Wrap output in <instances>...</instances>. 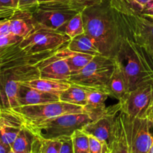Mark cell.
Listing matches in <instances>:
<instances>
[{"label": "cell", "mask_w": 153, "mask_h": 153, "mask_svg": "<svg viewBox=\"0 0 153 153\" xmlns=\"http://www.w3.org/2000/svg\"><path fill=\"white\" fill-rule=\"evenodd\" d=\"M131 10L140 13L151 0H112Z\"/></svg>", "instance_id": "obj_30"}, {"label": "cell", "mask_w": 153, "mask_h": 153, "mask_svg": "<svg viewBox=\"0 0 153 153\" xmlns=\"http://www.w3.org/2000/svg\"><path fill=\"white\" fill-rule=\"evenodd\" d=\"M22 126L20 118L9 109L0 110V143L11 148Z\"/></svg>", "instance_id": "obj_14"}, {"label": "cell", "mask_w": 153, "mask_h": 153, "mask_svg": "<svg viewBox=\"0 0 153 153\" xmlns=\"http://www.w3.org/2000/svg\"><path fill=\"white\" fill-rule=\"evenodd\" d=\"M35 143H36V142H35ZM34 150H35V146H34ZM8 153H16V152H14V151H13V150H10Z\"/></svg>", "instance_id": "obj_42"}, {"label": "cell", "mask_w": 153, "mask_h": 153, "mask_svg": "<svg viewBox=\"0 0 153 153\" xmlns=\"http://www.w3.org/2000/svg\"><path fill=\"white\" fill-rule=\"evenodd\" d=\"M37 136L28 128L22 126L11 146V150L16 153H34Z\"/></svg>", "instance_id": "obj_21"}, {"label": "cell", "mask_w": 153, "mask_h": 153, "mask_svg": "<svg viewBox=\"0 0 153 153\" xmlns=\"http://www.w3.org/2000/svg\"><path fill=\"white\" fill-rule=\"evenodd\" d=\"M104 0H72L71 4L82 12L85 8L102 3Z\"/></svg>", "instance_id": "obj_32"}, {"label": "cell", "mask_w": 153, "mask_h": 153, "mask_svg": "<svg viewBox=\"0 0 153 153\" xmlns=\"http://www.w3.org/2000/svg\"><path fill=\"white\" fill-rule=\"evenodd\" d=\"M39 138V137H38ZM40 153H59L61 143L60 139L45 140L39 138Z\"/></svg>", "instance_id": "obj_27"}, {"label": "cell", "mask_w": 153, "mask_h": 153, "mask_svg": "<svg viewBox=\"0 0 153 153\" xmlns=\"http://www.w3.org/2000/svg\"><path fill=\"white\" fill-rule=\"evenodd\" d=\"M39 148H40V141H39V138L37 137V140H36L35 143V150H34V153H40Z\"/></svg>", "instance_id": "obj_40"}, {"label": "cell", "mask_w": 153, "mask_h": 153, "mask_svg": "<svg viewBox=\"0 0 153 153\" xmlns=\"http://www.w3.org/2000/svg\"><path fill=\"white\" fill-rule=\"evenodd\" d=\"M82 15L85 34L94 40L101 55L114 59L120 48L124 30L111 0L86 7Z\"/></svg>", "instance_id": "obj_2"}, {"label": "cell", "mask_w": 153, "mask_h": 153, "mask_svg": "<svg viewBox=\"0 0 153 153\" xmlns=\"http://www.w3.org/2000/svg\"><path fill=\"white\" fill-rule=\"evenodd\" d=\"M122 113L129 153H148L153 142V122L147 117L134 118Z\"/></svg>", "instance_id": "obj_9"}, {"label": "cell", "mask_w": 153, "mask_h": 153, "mask_svg": "<svg viewBox=\"0 0 153 153\" xmlns=\"http://www.w3.org/2000/svg\"><path fill=\"white\" fill-rule=\"evenodd\" d=\"M117 126L116 137L111 148V153H129L121 111L117 117Z\"/></svg>", "instance_id": "obj_24"}, {"label": "cell", "mask_w": 153, "mask_h": 153, "mask_svg": "<svg viewBox=\"0 0 153 153\" xmlns=\"http://www.w3.org/2000/svg\"><path fill=\"white\" fill-rule=\"evenodd\" d=\"M88 88L71 84L70 87L59 95V100L63 102L70 103L85 107L87 104Z\"/></svg>", "instance_id": "obj_23"}, {"label": "cell", "mask_w": 153, "mask_h": 153, "mask_svg": "<svg viewBox=\"0 0 153 153\" xmlns=\"http://www.w3.org/2000/svg\"><path fill=\"white\" fill-rule=\"evenodd\" d=\"M67 46L70 50L80 53L88 54L94 56L101 55L94 40L85 33L71 39L67 43Z\"/></svg>", "instance_id": "obj_22"}, {"label": "cell", "mask_w": 153, "mask_h": 153, "mask_svg": "<svg viewBox=\"0 0 153 153\" xmlns=\"http://www.w3.org/2000/svg\"><path fill=\"white\" fill-rule=\"evenodd\" d=\"M123 27L124 35L114 60L122 70L128 91H131L153 84V65L142 48L131 40L123 25Z\"/></svg>", "instance_id": "obj_3"}, {"label": "cell", "mask_w": 153, "mask_h": 153, "mask_svg": "<svg viewBox=\"0 0 153 153\" xmlns=\"http://www.w3.org/2000/svg\"><path fill=\"white\" fill-rule=\"evenodd\" d=\"M89 136V153H111V149L104 141Z\"/></svg>", "instance_id": "obj_28"}, {"label": "cell", "mask_w": 153, "mask_h": 153, "mask_svg": "<svg viewBox=\"0 0 153 153\" xmlns=\"http://www.w3.org/2000/svg\"><path fill=\"white\" fill-rule=\"evenodd\" d=\"M53 53L27 54L19 43L0 51V110L18 106L19 86L40 78L37 64Z\"/></svg>", "instance_id": "obj_1"}, {"label": "cell", "mask_w": 153, "mask_h": 153, "mask_svg": "<svg viewBox=\"0 0 153 153\" xmlns=\"http://www.w3.org/2000/svg\"><path fill=\"white\" fill-rule=\"evenodd\" d=\"M148 153H153V142H152V146H151L150 149H149V152H148Z\"/></svg>", "instance_id": "obj_41"}, {"label": "cell", "mask_w": 153, "mask_h": 153, "mask_svg": "<svg viewBox=\"0 0 153 153\" xmlns=\"http://www.w3.org/2000/svg\"><path fill=\"white\" fill-rule=\"evenodd\" d=\"M142 15L146 16V17L153 19V0H151L144 7L141 12Z\"/></svg>", "instance_id": "obj_36"}, {"label": "cell", "mask_w": 153, "mask_h": 153, "mask_svg": "<svg viewBox=\"0 0 153 153\" xmlns=\"http://www.w3.org/2000/svg\"><path fill=\"white\" fill-rule=\"evenodd\" d=\"M10 150H11V148L7 147L0 143V153H8Z\"/></svg>", "instance_id": "obj_39"}, {"label": "cell", "mask_w": 153, "mask_h": 153, "mask_svg": "<svg viewBox=\"0 0 153 153\" xmlns=\"http://www.w3.org/2000/svg\"><path fill=\"white\" fill-rule=\"evenodd\" d=\"M22 39H23L22 37L13 34H9L7 35H0V51L19 43Z\"/></svg>", "instance_id": "obj_31"}, {"label": "cell", "mask_w": 153, "mask_h": 153, "mask_svg": "<svg viewBox=\"0 0 153 153\" xmlns=\"http://www.w3.org/2000/svg\"><path fill=\"white\" fill-rule=\"evenodd\" d=\"M108 97V93L105 91L88 89L87 104L83 108L85 113L88 114L93 121L98 120L107 111L105 102Z\"/></svg>", "instance_id": "obj_16"}, {"label": "cell", "mask_w": 153, "mask_h": 153, "mask_svg": "<svg viewBox=\"0 0 153 153\" xmlns=\"http://www.w3.org/2000/svg\"><path fill=\"white\" fill-rule=\"evenodd\" d=\"M115 67L113 58L98 55L85 67L71 74L68 82L88 89L106 91L108 82Z\"/></svg>", "instance_id": "obj_6"}, {"label": "cell", "mask_w": 153, "mask_h": 153, "mask_svg": "<svg viewBox=\"0 0 153 153\" xmlns=\"http://www.w3.org/2000/svg\"><path fill=\"white\" fill-rule=\"evenodd\" d=\"M93 121L86 113L66 114L41 121L38 123L23 125L37 137L45 140L70 137L76 130L82 129Z\"/></svg>", "instance_id": "obj_5"}, {"label": "cell", "mask_w": 153, "mask_h": 153, "mask_svg": "<svg viewBox=\"0 0 153 153\" xmlns=\"http://www.w3.org/2000/svg\"><path fill=\"white\" fill-rule=\"evenodd\" d=\"M59 139L61 143L59 153H74L71 136L70 137H63Z\"/></svg>", "instance_id": "obj_34"}, {"label": "cell", "mask_w": 153, "mask_h": 153, "mask_svg": "<svg viewBox=\"0 0 153 153\" xmlns=\"http://www.w3.org/2000/svg\"><path fill=\"white\" fill-rule=\"evenodd\" d=\"M79 12L81 11L75 8L72 4H39L35 10L31 11V15L34 27L58 31Z\"/></svg>", "instance_id": "obj_10"}, {"label": "cell", "mask_w": 153, "mask_h": 153, "mask_svg": "<svg viewBox=\"0 0 153 153\" xmlns=\"http://www.w3.org/2000/svg\"><path fill=\"white\" fill-rule=\"evenodd\" d=\"M111 4L129 37L142 48L153 65V19L112 0Z\"/></svg>", "instance_id": "obj_4"}, {"label": "cell", "mask_w": 153, "mask_h": 153, "mask_svg": "<svg viewBox=\"0 0 153 153\" xmlns=\"http://www.w3.org/2000/svg\"><path fill=\"white\" fill-rule=\"evenodd\" d=\"M2 17H3V15L0 13V18H2Z\"/></svg>", "instance_id": "obj_44"}, {"label": "cell", "mask_w": 153, "mask_h": 153, "mask_svg": "<svg viewBox=\"0 0 153 153\" xmlns=\"http://www.w3.org/2000/svg\"><path fill=\"white\" fill-rule=\"evenodd\" d=\"M3 22H4V19H1V20H0V26H1V24H2Z\"/></svg>", "instance_id": "obj_43"}, {"label": "cell", "mask_w": 153, "mask_h": 153, "mask_svg": "<svg viewBox=\"0 0 153 153\" xmlns=\"http://www.w3.org/2000/svg\"><path fill=\"white\" fill-rule=\"evenodd\" d=\"M37 68L40 79L68 82L72 74L67 62L56 56L55 52L40 61L37 64Z\"/></svg>", "instance_id": "obj_13"}, {"label": "cell", "mask_w": 153, "mask_h": 153, "mask_svg": "<svg viewBox=\"0 0 153 153\" xmlns=\"http://www.w3.org/2000/svg\"><path fill=\"white\" fill-rule=\"evenodd\" d=\"M19 117L23 125L35 124L66 114L85 113L82 106L58 101L46 104L22 105L7 108Z\"/></svg>", "instance_id": "obj_7"}, {"label": "cell", "mask_w": 153, "mask_h": 153, "mask_svg": "<svg viewBox=\"0 0 153 153\" xmlns=\"http://www.w3.org/2000/svg\"><path fill=\"white\" fill-rule=\"evenodd\" d=\"M146 117H147L151 122H153V94L152 100H151L150 105H149V109H148L147 114H146Z\"/></svg>", "instance_id": "obj_38"}, {"label": "cell", "mask_w": 153, "mask_h": 153, "mask_svg": "<svg viewBox=\"0 0 153 153\" xmlns=\"http://www.w3.org/2000/svg\"><path fill=\"white\" fill-rule=\"evenodd\" d=\"M74 153H89V136L82 129H77L71 135Z\"/></svg>", "instance_id": "obj_26"}, {"label": "cell", "mask_w": 153, "mask_h": 153, "mask_svg": "<svg viewBox=\"0 0 153 153\" xmlns=\"http://www.w3.org/2000/svg\"><path fill=\"white\" fill-rule=\"evenodd\" d=\"M72 0H38L39 4H61V5H70Z\"/></svg>", "instance_id": "obj_35"}, {"label": "cell", "mask_w": 153, "mask_h": 153, "mask_svg": "<svg viewBox=\"0 0 153 153\" xmlns=\"http://www.w3.org/2000/svg\"><path fill=\"white\" fill-rule=\"evenodd\" d=\"M106 91L110 97H114L117 100H120L128 92L122 70L116 62L114 70L108 82Z\"/></svg>", "instance_id": "obj_19"}, {"label": "cell", "mask_w": 153, "mask_h": 153, "mask_svg": "<svg viewBox=\"0 0 153 153\" xmlns=\"http://www.w3.org/2000/svg\"><path fill=\"white\" fill-rule=\"evenodd\" d=\"M39 5L38 0H19L17 10L24 11H33Z\"/></svg>", "instance_id": "obj_33"}, {"label": "cell", "mask_w": 153, "mask_h": 153, "mask_svg": "<svg viewBox=\"0 0 153 153\" xmlns=\"http://www.w3.org/2000/svg\"><path fill=\"white\" fill-rule=\"evenodd\" d=\"M153 94V84H146L128 91L120 100V111L131 117L146 118Z\"/></svg>", "instance_id": "obj_12"}, {"label": "cell", "mask_w": 153, "mask_h": 153, "mask_svg": "<svg viewBox=\"0 0 153 153\" xmlns=\"http://www.w3.org/2000/svg\"><path fill=\"white\" fill-rule=\"evenodd\" d=\"M8 19L10 33L22 38L26 37L34 28L31 11L17 10Z\"/></svg>", "instance_id": "obj_17"}, {"label": "cell", "mask_w": 153, "mask_h": 153, "mask_svg": "<svg viewBox=\"0 0 153 153\" xmlns=\"http://www.w3.org/2000/svg\"><path fill=\"white\" fill-rule=\"evenodd\" d=\"M19 0H0V13L4 18H9L17 10Z\"/></svg>", "instance_id": "obj_29"}, {"label": "cell", "mask_w": 153, "mask_h": 153, "mask_svg": "<svg viewBox=\"0 0 153 153\" xmlns=\"http://www.w3.org/2000/svg\"><path fill=\"white\" fill-rule=\"evenodd\" d=\"M24 84L41 91L51 93L58 96L66 91L67 88H70L71 85V83L67 81L51 80V79H44L40 78L33 79Z\"/></svg>", "instance_id": "obj_20"}, {"label": "cell", "mask_w": 153, "mask_h": 153, "mask_svg": "<svg viewBox=\"0 0 153 153\" xmlns=\"http://www.w3.org/2000/svg\"><path fill=\"white\" fill-rule=\"evenodd\" d=\"M17 101L18 106H22L55 102L60 100L58 95L41 91L23 83L19 86Z\"/></svg>", "instance_id": "obj_15"}, {"label": "cell", "mask_w": 153, "mask_h": 153, "mask_svg": "<svg viewBox=\"0 0 153 153\" xmlns=\"http://www.w3.org/2000/svg\"><path fill=\"white\" fill-rule=\"evenodd\" d=\"M55 55L67 62L72 73L82 70L94 58V55L70 50L67 46L55 51Z\"/></svg>", "instance_id": "obj_18"}, {"label": "cell", "mask_w": 153, "mask_h": 153, "mask_svg": "<svg viewBox=\"0 0 153 153\" xmlns=\"http://www.w3.org/2000/svg\"><path fill=\"white\" fill-rule=\"evenodd\" d=\"M11 34L10 31V20L8 18H4V22L0 26V35H7Z\"/></svg>", "instance_id": "obj_37"}, {"label": "cell", "mask_w": 153, "mask_h": 153, "mask_svg": "<svg viewBox=\"0 0 153 153\" xmlns=\"http://www.w3.org/2000/svg\"><path fill=\"white\" fill-rule=\"evenodd\" d=\"M58 31L63 33V34H65L70 39H73L77 36L84 34L85 33V25H84L82 12L76 13Z\"/></svg>", "instance_id": "obj_25"}, {"label": "cell", "mask_w": 153, "mask_h": 153, "mask_svg": "<svg viewBox=\"0 0 153 153\" xmlns=\"http://www.w3.org/2000/svg\"><path fill=\"white\" fill-rule=\"evenodd\" d=\"M71 40L65 34L47 28L34 27L33 31L19 43V47L27 54L55 52L67 46Z\"/></svg>", "instance_id": "obj_8"}, {"label": "cell", "mask_w": 153, "mask_h": 153, "mask_svg": "<svg viewBox=\"0 0 153 153\" xmlns=\"http://www.w3.org/2000/svg\"><path fill=\"white\" fill-rule=\"evenodd\" d=\"M120 112L119 103L108 107L107 111L98 120L87 123L82 131L88 135L93 136L104 141L111 148L117 133V117Z\"/></svg>", "instance_id": "obj_11"}]
</instances>
